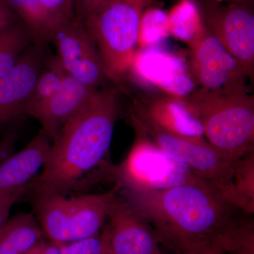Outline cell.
Returning <instances> with one entry per match:
<instances>
[{
    "mask_svg": "<svg viewBox=\"0 0 254 254\" xmlns=\"http://www.w3.org/2000/svg\"><path fill=\"white\" fill-rule=\"evenodd\" d=\"M127 202L177 254H230L242 227L240 209L200 180L166 190L128 191Z\"/></svg>",
    "mask_w": 254,
    "mask_h": 254,
    "instance_id": "1",
    "label": "cell"
},
{
    "mask_svg": "<svg viewBox=\"0 0 254 254\" xmlns=\"http://www.w3.org/2000/svg\"><path fill=\"white\" fill-rule=\"evenodd\" d=\"M117 88L97 90L86 106L53 140L41 174L30 185L36 200L66 195L109 151L120 113Z\"/></svg>",
    "mask_w": 254,
    "mask_h": 254,
    "instance_id": "2",
    "label": "cell"
},
{
    "mask_svg": "<svg viewBox=\"0 0 254 254\" xmlns=\"http://www.w3.org/2000/svg\"><path fill=\"white\" fill-rule=\"evenodd\" d=\"M201 123L207 141L237 160L253 151L254 100L247 92H195L182 99Z\"/></svg>",
    "mask_w": 254,
    "mask_h": 254,
    "instance_id": "3",
    "label": "cell"
},
{
    "mask_svg": "<svg viewBox=\"0 0 254 254\" xmlns=\"http://www.w3.org/2000/svg\"><path fill=\"white\" fill-rule=\"evenodd\" d=\"M145 0H115L82 19L113 81L129 70Z\"/></svg>",
    "mask_w": 254,
    "mask_h": 254,
    "instance_id": "4",
    "label": "cell"
},
{
    "mask_svg": "<svg viewBox=\"0 0 254 254\" xmlns=\"http://www.w3.org/2000/svg\"><path fill=\"white\" fill-rule=\"evenodd\" d=\"M132 125L165 154L186 165L198 177L221 193L228 200L237 160L215 149L203 138L174 134L155 125L135 101L131 113Z\"/></svg>",
    "mask_w": 254,
    "mask_h": 254,
    "instance_id": "5",
    "label": "cell"
},
{
    "mask_svg": "<svg viewBox=\"0 0 254 254\" xmlns=\"http://www.w3.org/2000/svg\"><path fill=\"white\" fill-rule=\"evenodd\" d=\"M134 127L136 138L126 159L110 168L120 187L128 191H150L200 181L186 165L169 157Z\"/></svg>",
    "mask_w": 254,
    "mask_h": 254,
    "instance_id": "6",
    "label": "cell"
},
{
    "mask_svg": "<svg viewBox=\"0 0 254 254\" xmlns=\"http://www.w3.org/2000/svg\"><path fill=\"white\" fill-rule=\"evenodd\" d=\"M65 72L93 89L113 81L94 42L76 18L55 32L51 43Z\"/></svg>",
    "mask_w": 254,
    "mask_h": 254,
    "instance_id": "7",
    "label": "cell"
},
{
    "mask_svg": "<svg viewBox=\"0 0 254 254\" xmlns=\"http://www.w3.org/2000/svg\"><path fill=\"white\" fill-rule=\"evenodd\" d=\"M190 46L193 72L203 90L215 93L247 92L246 80L250 76L211 31L204 29Z\"/></svg>",
    "mask_w": 254,
    "mask_h": 254,
    "instance_id": "8",
    "label": "cell"
},
{
    "mask_svg": "<svg viewBox=\"0 0 254 254\" xmlns=\"http://www.w3.org/2000/svg\"><path fill=\"white\" fill-rule=\"evenodd\" d=\"M46 46L32 43L11 71L0 78V127L23 115L46 62Z\"/></svg>",
    "mask_w": 254,
    "mask_h": 254,
    "instance_id": "9",
    "label": "cell"
},
{
    "mask_svg": "<svg viewBox=\"0 0 254 254\" xmlns=\"http://www.w3.org/2000/svg\"><path fill=\"white\" fill-rule=\"evenodd\" d=\"M109 225L105 229L114 254H154L160 239L149 222L128 202L117 197L110 209Z\"/></svg>",
    "mask_w": 254,
    "mask_h": 254,
    "instance_id": "10",
    "label": "cell"
},
{
    "mask_svg": "<svg viewBox=\"0 0 254 254\" xmlns=\"http://www.w3.org/2000/svg\"><path fill=\"white\" fill-rule=\"evenodd\" d=\"M129 69L175 98L185 99L194 91V81L185 60L157 47L137 50Z\"/></svg>",
    "mask_w": 254,
    "mask_h": 254,
    "instance_id": "11",
    "label": "cell"
},
{
    "mask_svg": "<svg viewBox=\"0 0 254 254\" xmlns=\"http://www.w3.org/2000/svg\"><path fill=\"white\" fill-rule=\"evenodd\" d=\"M51 138L40 130L22 150L12 153L0 164V200L23 196L30 185L43 170Z\"/></svg>",
    "mask_w": 254,
    "mask_h": 254,
    "instance_id": "12",
    "label": "cell"
},
{
    "mask_svg": "<svg viewBox=\"0 0 254 254\" xmlns=\"http://www.w3.org/2000/svg\"><path fill=\"white\" fill-rule=\"evenodd\" d=\"M31 33L48 46L55 32L74 18L72 0H3Z\"/></svg>",
    "mask_w": 254,
    "mask_h": 254,
    "instance_id": "13",
    "label": "cell"
},
{
    "mask_svg": "<svg viewBox=\"0 0 254 254\" xmlns=\"http://www.w3.org/2000/svg\"><path fill=\"white\" fill-rule=\"evenodd\" d=\"M97 90L65 73L59 89L32 118L39 122L41 129L53 141L86 106Z\"/></svg>",
    "mask_w": 254,
    "mask_h": 254,
    "instance_id": "14",
    "label": "cell"
},
{
    "mask_svg": "<svg viewBox=\"0 0 254 254\" xmlns=\"http://www.w3.org/2000/svg\"><path fill=\"white\" fill-rule=\"evenodd\" d=\"M211 33L252 77L254 64V14L241 6L228 8L214 20Z\"/></svg>",
    "mask_w": 254,
    "mask_h": 254,
    "instance_id": "15",
    "label": "cell"
},
{
    "mask_svg": "<svg viewBox=\"0 0 254 254\" xmlns=\"http://www.w3.org/2000/svg\"><path fill=\"white\" fill-rule=\"evenodd\" d=\"M120 188L117 185L113 190L104 193L68 198L67 243L100 234Z\"/></svg>",
    "mask_w": 254,
    "mask_h": 254,
    "instance_id": "16",
    "label": "cell"
},
{
    "mask_svg": "<svg viewBox=\"0 0 254 254\" xmlns=\"http://www.w3.org/2000/svg\"><path fill=\"white\" fill-rule=\"evenodd\" d=\"M148 118L165 131L180 136L203 138L201 123L182 99L168 96L143 105L137 101Z\"/></svg>",
    "mask_w": 254,
    "mask_h": 254,
    "instance_id": "17",
    "label": "cell"
},
{
    "mask_svg": "<svg viewBox=\"0 0 254 254\" xmlns=\"http://www.w3.org/2000/svg\"><path fill=\"white\" fill-rule=\"evenodd\" d=\"M44 234L31 214L19 213L0 226V254H23L41 242Z\"/></svg>",
    "mask_w": 254,
    "mask_h": 254,
    "instance_id": "18",
    "label": "cell"
},
{
    "mask_svg": "<svg viewBox=\"0 0 254 254\" xmlns=\"http://www.w3.org/2000/svg\"><path fill=\"white\" fill-rule=\"evenodd\" d=\"M65 71L56 55H48L23 115L33 116L59 89Z\"/></svg>",
    "mask_w": 254,
    "mask_h": 254,
    "instance_id": "19",
    "label": "cell"
},
{
    "mask_svg": "<svg viewBox=\"0 0 254 254\" xmlns=\"http://www.w3.org/2000/svg\"><path fill=\"white\" fill-rule=\"evenodd\" d=\"M33 43L31 33L19 20L0 30V78L12 69Z\"/></svg>",
    "mask_w": 254,
    "mask_h": 254,
    "instance_id": "20",
    "label": "cell"
},
{
    "mask_svg": "<svg viewBox=\"0 0 254 254\" xmlns=\"http://www.w3.org/2000/svg\"><path fill=\"white\" fill-rule=\"evenodd\" d=\"M254 159L252 151L235 162L228 200L245 213L254 210Z\"/></svg>",
    "mask_w": 254,
    "mask_h": 254,
    "instance_id": "21",
    "label": "cell"
},
{
    "mask_svg": "<svg viewBox=\"0 0 254 254\" xmlns=\"http://www.w3.org/2000/svg\"><path fill=\"white\" fill-rule=\"evenodd\" d=\"M170 35L191 45L203 33L199 11L194 1L182 0L168 14Z\"/></svg>",
    "mask_w": 254,
    "mask_h": 254,
    "instance_id": "22",
    "label": "cell"
},
{
    "mask_svg": "<svg viewBox=\"0 0 254 254\" xmlns=\"http://www.w3.org/2000/svg\"><path fill=\"white\" fill-rule=\"evenodd\" d=\"M168 14L153 8L142 14L138 29V46L141 48H155L170 36Z\"/></svg>",
    "mask_w": 254,
    "mask_h": 254,
    "instance_id": "23",
    "label": "cell"
},
{
    "mask_svg": "<svg viewBox=\"0 0 254 254\" xmlns=\"http://www.w3.org/2000/svg\"><path fill=\"white\" fill-rule=\"evenodd\" d=\"M62 254H103L106 245L104 232L69 243L57 244Z\"/></svg>",
    "mask_w": 254,
    "mask_h": 254,
    "instance_id": "24",
    "label": "cell"
},
{
    "mask_svg": "<svg viewBox=\"0 0 254 254\" xmlns=\"http://www.w3.org/2000/svg\"><path fill=\"white\" fill-rule=\"evenodd\" d=\"M74 17L81 21L86 16L115 0H72Z\"/></svg>",
    "mask_w": 254,
    "mask_h": 254,
    "instance_id": "25",
    "label": "cell"
},
{
    "mask_svg": "<svg viewBox=\"0 0 254 254\" xmlns=\"http://www.w3.org/2000/svg\"><path fill=\"white\" fill-rule=\"evenodd\" d=\"M21 197L23 196L16 195L7 199L0 200V226L9 218L11 208L18 200L21 199Z\"/></svg>",
    "mask_w": 254,
    "mask_h": 254,
    "instance_id": "26",
    "label": "cell"
},
{
    "mask_svg": "<svg viewBox=\"0 0 254 254\" xmlns=\"http://www.w3.org/2000/svg\"><path fill=\"white\" fill-rule=\"evenodd\" d=\"M38 246L39 254H62L59 246L53 242H46L42 240Z\"/></svg>",
    "mask_w": 254,
    "mask_h": 254,
    "instance_id": "27",
    "label": "cell"
},
{
    "mask_svg": "<svg viewBox=\"0 0 254 254\" xmlns=\"http://www.w3.org/2000/svg\"><path fill=\"white\" fill-rule=\"evenodd\" d=\"M103 232H104L105 239H106V245H105V251L103 254H114L113 252H112V250H110L109 244H108V237H107L106 232H105V230Z\"/></svg>",
    "mask_w": 254,
    "mask_h": 254,
    "instance_id": "28",
    "label": "cell"
},
{
    "mask_svg": "<svg viewBox=\"0 0 254 254\" xmlns=\"http://www.w3.org/2000/svg\"><path fill=\"white\" fill-rule=\"evenodd\" d=\"M38 244H37L35 247H33V248L31 249V250H28V252H26V253L23 254H39V250H38Z\"/></svg>",
    "mask_w": 254,
    "mask_h": 254,
    "instance_id": "29",
    "label": "cell"
},
{
    "mask_svg": "<svg viewBox=\"0 0 254 254\" xmlns=\"http://www.w3.org/2000/svg\"><path fill=\"white\" fill-rule=\"evenodd\" d=\"M154 254H165L162 253L161 251H160V252H157V253H155Z\"/></svg>",
    "mask_w": 254,
    "mask_h": 254,
    "instance_id": "30",
    "label": "cell"
},
{
    "mask_svg": "<svg viewBox=\"0 0 254 254\" xmlns=\"http://www.w3.org/2000/svg\"><path fill=\"white\" fill-rule=\"evenodd\" d=\"M145 1H146L147 3H149L150 0H145Z\"/></svg>",
    "mask_w": 254,
    "mask_h": 254,
    "instance_id": "31",
    "label": "cell"
}]
</instances>
